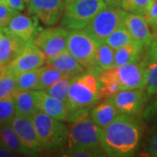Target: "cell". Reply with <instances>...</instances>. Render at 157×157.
Masks as SVG:
<instances>
[{"label": "cell", "mask_w": 157, "mask_h": 157, "mask_svg": "<svg viewBox=\"0 0 157 157\" xmlns=\"http://www.w3.org/2000/svg\"><path fill=\"white\" fill-rule=\"evenodd\" d=\"M99 45L83 29L69 31L67 51L87 71H92L94 67V58Z\"/></svg>", "instance_id": "7"}, {"label": "cell", "mask_w": 157, "mask_h": 157, "mask_svg": "<svg viewBox=\"0 0 157 157\" xmlns=\"http://www.w3.org/2000/svg\"><path fill=\"white\" fill-rule=\"evenodd\" d=\"M4 33V31H3V28H0V38H1V36L3 35Z\"/></svg>", "instance_id": "45"}, {"label": "cell", "mask_w": 157, "mask_h": 157, "mask_svg": "<svg viewBox=\"0 0 157 157\" xmlns=\"http://www.w3.org/2000/svg\"><path fill=\"white\" fill-rule=\"evenodd\" d=\"M154 33H153V42L151 45H157V29L154 30Z\"/></svg>", "instance_id": "43"}, {"label": "cell", "mask_w": 157, "mask_h": 157, "mask_svg": "<svg viewBox=\"0 0 157 157\" xmlns=\"http://www.w3.org/2000/svg\"><path fill=\"white\" fill-rule=\"evenodd\" d=\"M40 71H41V67L26 71L15 75L17 92L25 91V90H36L37 85L39 82Z\"/></svg>", "instance_id": "27"}, {"label": "cell", "mask_w": 157, "mask_h": 157, "mask_svg": "<svg viewBox=\"0 0 157 157\" xmlns=\"http://www.w3.org/2000/svg\"><path fill=\"white\" fill-rule=\"evenodd\" d=\"M124 26L131 34L133 39L141 45L145 50H148L153 42V34L145 17L140 15L127 12L124 17Z\"/></svg>", "instance_id": "15"}, {"label": "cell", "mask_w": 157, "mask_h": 157, "mask_svg": "<svg viewBox=\"0 0 157 157\" xmlns=\"http://www.w3.org/2000/svg\"><path fill=\"white\" fill-rule=\"evenodd\" d=\"M28 12L48 26L55 25L63 17L64 0H29L26 3Z\"/></svg>", "instance_id": "10"}, {"label": "cell", "mask_w": 157, "mask_h": 157, "mask_svg": "<svg viewBox=\"0 0 157 157\" xmlns=\"http://www.w3.org/2000/svg\"><path fill=\"white\" fill-rule=\"evenodd\" d=\"M24 1H25V4H26V3H27V2H28L29 0H24Z\"/></svg>", "instance_id": "46"}, {"label": "cell", "mask_w": 157, "mask_h": 157, "mask_svg": "<svg viewBox=\"0 0 157 157\" xmlns=\"http://www.w3.org/2000/svg\"><path fill=\"white\" fill-rule=\"evenodd\" d=\"M45 65L59 70L71 77H76L85 73V67L67 50L62 52L57 56L47 59Z\"/></svg>", "instance_id": "18"}, {"label": "cell", "mask_w": 157, "mask_h": 157, "mask_svg": "<svg viewBox=\"0 0 157 157\" xmlns=\"http://www.w3.org/2000/svg\"><path fill=\"white\" fill-rule=\"evenodd\" d=\"M10 125L22 142L27 155L39 154L44 150L31 119L15 114Z\"/></svg>", "instance_id": "11"}, {"label": "cell", "mask_w": 157, "mask_h": 157, "mask_svg": "<svg viewBox=\"0 0 157 157\" xmlns=\"http://www.w3.org/2000/svg\"><path fill=\"white\" fill-rule=\"evenodd\" d=\"M107 6H113V7H121L122 0H104Z\"/></svg>", "instance_id": "42"}, {"label": "cell", "mask_w": 157, "mask_h": 157, "mask_svg": "<svg viewBox=\"0 0 157 157\" xmlns=\"http://www.w3.org/2000/svg\"><path fill=\"white\" fill-rule=\"evenodd\" d=\"M73 1H74V0H64V2H65V5H66V6L68 5V4H70V3H72Z\"/></svg>", "instance_id": "44"}, {"label": "cell", "mask_w": 157, "mask_h": 157, "mask_svg": "<svg viewBox=\"0 0 157 157\" xmlns=\"http://www.w3.org/2000/svg\"><path fill=\"white\" fill-rule=\"evenodd\" d=\"M0 2H2V0H0Z\"/></svg>", "instance_id": "48"}, {"label": "cell", "mask_w": 157, "mask_h": 157, "mask_svg": "<svg viewBox=\"0 0 157 157\" xmlns=\"http://www.w3.org/2000/svg\"><path fill=\"white\" fill-rule=\"evenodd\" d=\"M17 93L16 76L7 70L0 74V101L11 99Z\"/></svg>", "instance_id": "28"}, {"label": "cell", "mask_w": 157, "mask_h": 157, "mask_svg": "<svg viewBox=\"0 0 157 157\" xmlns=\"http://www.w3.org/2000/svg\"><path fill=\"white\" fill-rule=\"evenodd\" d=\"M101 128L93 120L85 118L71 125L67 138V151L88 149L96 152L100 156H106L100 142Z\"/></svg>", "instance_id": "4"}, {"label": "cell", "mask_w": 157, "mask_h": 157, "mask_svg": "<svg viewBox=\"0 0 157 157\" xmlns=\"http://www.w3.org/2000/svg\"><path fill=\"white\" fill-rule=\"evenodd\" d=\"M15 156V153L6 147L0 146V157H12Z\"/></svg>", "instance_id": "41"}, {"label": "cell", "mask_w": 157, "mask_h": 157, "mask_svg": "<svg viewBox=\"0 0 157 157\" xmlns=\"http://www.w3.org/2000/svg\"><path fill=\"white\" fill-rule=\"evenodd\" d=\"M154 101L147 107L143 113V118L146 121H157V93Z\"/></svg>", "instance_id": "37"}, {"label": "cell", "mask_w": 157, "mask_h": 157, "mask_svg": "<svg viewBox=\"0 0 157 157\" xmlns=\"http://www.w3.org/2000/svg\"><path fill=\"white\" fill-rule=\"evenodd\" d=\"M144 17L153 30L157 29V0H151L148 10Z\"/></svg>", "instance_id": "34"}, {"label": "cell", "mask_w": 157, "mask_h": 157, "mask_svg": "<svg viewBox=\"0 0 157 157\" xmlns=\"http://www.w3.org/2000/svg\"><path fill=\"white\" fill-rule=\"evenodd\" d=\"M141 138V127L133 115L118 114L107 127L101 128L100 142L106 155L126 157L133 155Z\"/></svg>", "instance_id": "1"}, {"label": "cell", "mask_w": 157, "mask_h": 157, "mask_svg": "<svg viewBox=\"0 0 157 157\" xmlns=\"http://www.w3.org/2000/svg\"><path fill=\"white\" fill-rule=\"evenodd\" d=\"M113 55L114 49L105 43H101L98 45L94 58V67L92 71H88L97 75L98 73L113 67Z\"/></svg>", "instance_id": "23"}, {"label": "cell", "mask_w": 157, "mask_h": 157, "mask_svg": "<svg viewBox=\"0 0 157 157\" xmlns=\"http://www.w3.org/2000/svg\"><path fill=\"white\" fill-rule=\"evenodd\" d=\"M65 77H71L67 74L62 73L56 68L49 67L45 65V67H41V71L39 74V82L37 85L36 90L38 91H44L52 85H53L58 80L65 78Z\"/></svg>", "instance_id": "25"}, {"label": "cell", "mask_w": 157, "mask_h": 157, "mask_svg": "<svg viewBox=\"0 0 157 157\" xmlns=\"http://www.w3.org/2000/svg\"><path fill=\"white\" fill-rule=\"evenodd\" d=\"M99 101V82L94 73L87 71L72 79L66 103L70 113L81 107H93Z\"/></svg>", "instance_id": "3"}, {"label": "cell", "mask_w": 157, "mask_h": 157, "mask_svg": "<svg viewBox=\"0 0 157 157\" xmlns=\"http://www.w3.org/2000/svg\"><path fill=\"white\" fill-rule=\"evenodd\" d=\"M106 6L104 0H74L65 7L60 25L70 31L84 29Z\"/></svg>", "instance_id": "5"}, {"label": "cell", "mask_w": 157, "mask_h": 157, "mask_svg": "<svg viewBox=\"0 0 157 157\" xmlns=\"http://www.w3.org/2000/svg\"><path fill=\"white\" fill-rule=\"evenodd\" d=\"M144 51L145 48L137 42L124 45L114 50L113 67L140 61L142 59Z\"/></svg>", "instance_id": "22"}, {"label": "cell", "mask_w": 157, "mask_h": 157, "mask_svg": "<svg viewBox=\"0 0 157 157\" xmlns=\"http://www.w3.org/2000/svg\"><path fill=\"white\" fill-rule=\"evenodd\" d=\"M16 114L13 98L0 101V126L11 123Z\"/></svg>", "instance_id": "32"}, {"label": "cell", "mask_w": 157, "mask_h": 157, "mask_svg": "<svg viewBox=\"0 0 157 157\" xmlns=\"http://www.w3.org/2000/svg\"><path fill=\"white\" fill-rule=\"evenodd\" d=\"M68 34L69 31L63 26L46 28L37 34L33 43L47 59L67 50Z\"/></svg>", "instance_id": "8"}, {"label": "cell", "mask_w": 157, "mask_h": 157, "mask_svg": "<svg viewBox=\"0 0 157 157\" xmlns=\"http://www.w3.org/2000/svg\"><path fill=\"white\" fill-rule=\"evenodd\" d=\"M91 108H92V107H81V108H78V109H76L73 112H71L69 116H68L67 121L72 125V124L76 123L79 121L83 120L85 118L88 117V116H90Z\"/></svg>", "instance_id": "35"}, {"label": "cell", "mask_w": 157, "mask_h": 157, "mask_svg": "<svg viewBox=\"0 0 157 157\" xmlns=\"http://www.w3.org/2000/svg\"><path fill=\"white\" fill-rule=\"evenodd\" d=\"M66 156L72 157H93V156H100L99 154L96 152L88 150V149H81V150H75V151H67L66 152Z\"/></svg>", "instance_id": "38"}, {"label": "cell", "mask_w": 157, "mask_h": 157, "mask_svg": "<svg viewBox=\"0 0 157 157\" xmlns=\"http://www.w3.org/2000/svg\"><path fill=\"white\" fill-rule=\"evenodd\" d=\"M146 155L148 156L157 157V129L150 135L146 147Z\"/></svg>", "instance_id": "36"}, {"label": "cell", "mask_w": 157, "mask_h": 157, "mask_svg": "<svg viewBox=\"0 0 157 157\" xmlns=\"http://www.w3.org/2000/svg\"><path fill=\"white\" fill-rule=\"evenodd\" d=\"M74 77H65V78H61L55 82L53 85H52L48 88L44 90V92L48 94L49 95L57 98V99L67 103L68 91H69V87H70L72 79Z\"/></svg>", "instance_id": "29"}, {"label": "cell", "mask_w": 157, "mask_h": 157, "mask_svg": "<svg viewBox=\"0 0 157 157\" xmlns=\"http://www.w3.org/2000/svg\"><path fill=\"white\" fill-rule=\"evenodd\" d=\"M111 99L121 113L135 116L142 111L148 98L144 89H122Z\"/></svg>", "instance_id": "13"}, {"label": "cell", "mask_w": 157, "mask_h": 157, "mask_svg": "<svg viewBox=\"0 0 157 157\" xmlns=\"http://www.w3.org/2000/svg\"><path fill=\"white\" fill-rule=\"evenodd\" d=\"M31 120L44 150L57 151L67 143L69 128L61 121L40 110L35 113Z\"/></svg>", "instance_id": "2"}, {"label": "cell", "mask_w": 157, "mask_h": 157, "mask_svg": "<svg viewBox=\"0 0 157 157\" xmlns=\"http://www.w3.org/2000/svg\"><path fill=\"white\" fill-rule=\"evenodd\" d=\"M120 112L112 99H106L103 102L91 108L90 118L101 128L107 127L116 118Z\"/></svg>", "instance_id": "20"}, {"label": "cell", "mask_w": 157, "mask_h": 157, "mask_svg": "<svg viewBox=\"0 0 157 157\" xmlns=\"http://www.w3.org/2000/svg\"><path fill=\"white\" fill-rule=\"evenodd\" d=\"M144 91L147 98L155 95L157 93V63H147Z\"/></svg>", "instance_id": "30"}, {"label": "cell", "mask_w": 157, "mask_h": 157, "mask_svg": "<svg viewBox=\"0 0 157 157\" xmlns=\"http://www.w3.org/2000/svg\"><path fill=\"white\" fill-rule=\"evenodd\" d=\"M145 59L113 67L115 76L122 89H144L145 87Z\"/></svg>", "instance_id": "12"}, {"label": "cell", "mask_w": 157, "mask_h": 157, "mask_svg": "<svg viewBox=\"0 0 157 157\" xmlns=\"http://www.w3.org/2000/svg\"><path fill=\"white\" fill-rule=\"evenodd\" d=\"M151 0H122L121 7L124 11L140 16H145Z\"/></svg>", "instance_id": "31"}, {"label": "cell", "mask_w": 157, "mask_h": 157, "mask_svg": "<svg viewBox=\"0 0 157 157\" xmlns=\"http://www.w3.org/2000/svg\"><path fill=\"white\" fill-rule=\"evenodd\" d=\"M18 11L0 2V28H5L10 23L12 17L16 16Z\"/></svg>", "instance_id": "33"}, {"label": "cell", "mask_w": 157, "mask_h": 157, "mask_svg": "<svg viewBox=\"0 0 157 157\" xmlns=\"http://www.w3.org/2000/svg\"><path fill=\"white\" fill-rule=\"evenodd\" d=\"M38 91V90H37ZM39 110L61 121H67L70 111L66 102L49 95L44 91H39Z\"/></svg>", "instance_id": "17"}, {"label": "cell", "mask_w": 157, "mask_h": 157, "mask_svg": "<svg viewBox=\"0 0 157 157\" xmlns=\"http://www.w3.org/2000/svg\"><path fill=\"white\" fill-rule=\"evenodd\" d=\"M99 82L100 100L109 99L122 90L118 78L115 76L113 67L103 70L96 75Z\"/></svg>", "instance_id": "21"}, {"label": "cell", "mask_w": 157, "mask_h": 157, "mask_svg": "<svg viewBox=\"0 0 157 157\" xmlns=\"http://www.w3.org/2000/svg\"><path fill=\"white\" fill-rule=\"evenodd\" d=\"M2 2L17 11H24L25 9V2L24 0H2Z\"/></svg>", "instance_id": "39"}, {"label": "cell", "mask_w": 157, "mask_h": 157, "mask_svg": "<svg viewBox=\"0 0 157 157\" xmlns=\"http://www.w3.org/2000/svg\"><path fill=\"white\" fill-rule=\"evenodd\" d=\"M0 133L4 146L11 149L15 154L27 155V152L23 146L22 142L20 141L18 136L14 132L10 124L0 126Z\"/></svg>", "instance_id": "24"}, {"label": "cell", "mask_w": 157, "mask_h": 157, "mask_svg": "<svg viewBox=\"0 0 157 157\" xmlns=\"http://www.w3.org/2000/svg\"><path fill=\"white\" fill-rule=\"evenodd\" d=\"M46 61L45 55L35 45L33 41H29L11 63L6 67L7 70L14 75L43 67Z\"/></svg>", "instance_id": "9"}, {"label": "cell", "mask_w": 157, "mask_h": 157, "mask_svg": "<svg viewBox=\"0 0 157 157\" xmlns=\"http://www.w3.org/2000/svg\"><path fill=\"white\" fill-rule=\"evenodd\" d=\"M16 114L32 119L35 113L39 111V91H18L13 97Z\"/></svg>", "instance_id": "16"}, {"label": "cell", "mask_w": 157, "mask_h": 157, "mask_svg": "<svg viewBox=\"0 0 157 157\" xmlns=\"http://www.w3.org/2000/svg\"><path fill=\"white\" fill-rule=\"evenodd\" d=\"M25 42L8 33H3L0 38V66L11 63L25 46Z\"/></svg>", "instance_id": "19"}, {"label": "cell", "mask_w": 157, "mask_h": 157, "mask_svg": "<svg viewBox=\"0 0 157 157\" xmlns=\"http://www.w3.org/2000/svg\"><path fill=\"white\" fill-rule=\"evenodd\" d=\"M134 42L136 41H135V39H133V37L124 26V25H121L115 31H113L108 37H107V39L104 40L103 43L107 44L109 46H111L113 49L116 50L118 48L132 44Z\"/></svg>", "instance_id": "26"}, {"label": "cell", "mask_w": 157, "mask_h": 157, "mask_svg": "<svg viewBox=\"0 0 157 157\" xmlns=\"http://www.w3.org/2000/svg\"><path fill=\"white\" fill-rule=\"evenodd\" d=\"M5 33L11 34L24 42L33 41L34 38L41 31L39 18L36 16H27L17 13L12 17L7 26L3 28Z\"/></svg>", "instance_id": "14"}, {"label": "cell", "mask_w": 157, "mask_h": 157, "mask_svg": "<svg viewBox=\"0 0 157 157\" xmlns=\"http://www.w3.org/2000/svg\"><path fill=\"white\" fill-rule=\"evenodd\" d=\"M0 140H1V133H0Z\"/></svg>", "instance_id": "47"}, {"label": "cell", "mask_w": 157, "mask_h": 157, "mask_svg": "<svg viewBox=\"0 0 157 157\" xmlns=\"http://www.w3.org/2000/svg\"><path fill=\"white\" fill-rule=\"evenodd\" d=\"M126 13L127 11L120 7L107 6L83 30L99 44H101L113 31L123 25Z\"/></svg>", "instance_id": "6"}, {"label": "cell", "mask_w": 157, "mask_h": 157, "mask_svg": "<svg viewBox=\"0 0 157 157\" xmlns=\"http://www.w3.org/2000/svg\"><path fill=\"white\" fill-rule=\"evenodd\" d=\"M144 59L147 63H149V62L157 63V45H150Z\"/></svg>", "instance_id": "40"}]
</instances>
